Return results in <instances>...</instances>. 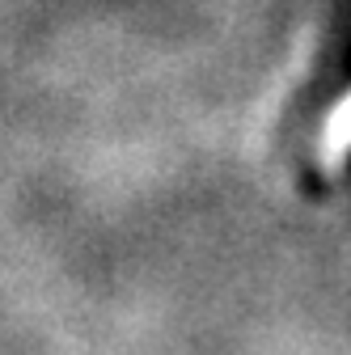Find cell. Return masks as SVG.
Masks as SVG:
<instances>
[{
    "instance_id": "6da1fadb",
    "label": "cell",
    "mask_w": 351,
    "mask_h": 355,
    "mask_svg": "<svg viewBox=\"0 0 351 355\" xmlns=\"http://www.w3.org/2000/svg\"><path fill=\"white\" fill-rule=\"evenodd\" d=\"M347 148H351V94L330 110V119H326V136H322V157H326V165H339L343 157H347Z\"/></svg>"
}]
</instances>
